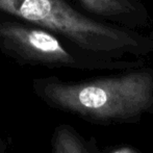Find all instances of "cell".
<instances>
[{
    "label": "cell",
    "mask_w": 153,
    "mask_h": 153,
    "mask_svg": "<svg viewBox=\"0 0 153 153\" xmlns=\"http://www.w3.org/2000/svg\"><path fill=\"white\" fill-rule=\"evenodd\" d=\"M0 10L56 31L80 50L111 59H143L153 52V36L83 16L64 0H0Z\"/></svg>",
    "instance_id": "cell-2"
},
{
    "label": "cell",
    "mask_w": 153,
    "mask_h": 153,
    "mask_svg": "<svg viewBox=\"0 0 153 153\" xmlns=\"http://www.w3.org/2000/svg\"><path fill=\"white\" fill-rule=\"evenodd\" d=\"M50 153H90L88 140L69 124H59L51 135Z\"/></svg>",
    "instance_id": "cell-4"
},
{
    "label": "cell",
    "mask_w": 153,
    "mask_h": 153,
    "mask_svg": "<svg viewBox=\"0 0 153 153\" xmlns=\"http://www.w3.org/2000/svg\"><path fill=\"white\" fill-rule=\"evenodd\" d=\"M8 149V142L0 135V153H6Z\"/></svg>",
    "instance_id": "cell-6"
},
{
    "label": "cell",
    "mask_w": 153,
    "mask_h": 153,
    "mask_svg": "<svg viewBox=\"0 0 153 153\" xmlns=\"http://www.w3.org/2000/svg\"><path fill=\"white\" fill-rule=\"evenodd\" d=\"M89 12L114 24L134 29L147 27L151 17L140 0H79Z\"/></svg>",
    "instance_id": "cell-3"
},
{
    "label": "cell",
    "mask_w": 153,
    "mask_h": 153,
    "mask_svg": "<svg viewBox=\"0 0 153 153\" xmlns=\"http://www.w3.org/2000/svg\"><path fill=\"white\" fill-rule=\"evenodd\" d=\"M33 92L50 108L93 124L137 123L153 114V69L144 66L81 81L36 79Z\"/></svg>",
    "instance_id": "cell-1"
},
{
    "label": "cell",
    "mask_w": 153,
    "mask_h": 153,
    "mask_svg": "<svg viewBox=\"0 0 153 153\" xmlns=\"http://www.w3.org/2000/svg\"><path fill=\"white\" fill-rule=\"evenodd\" d=\"M88 145H89L90 153H142L133 146L125 145V144L106 146V147L100 148L98 146L97 140L93 137L88 139Z\"/></svg>",
    "instance_id": "cell-5"
}]
</instances>
